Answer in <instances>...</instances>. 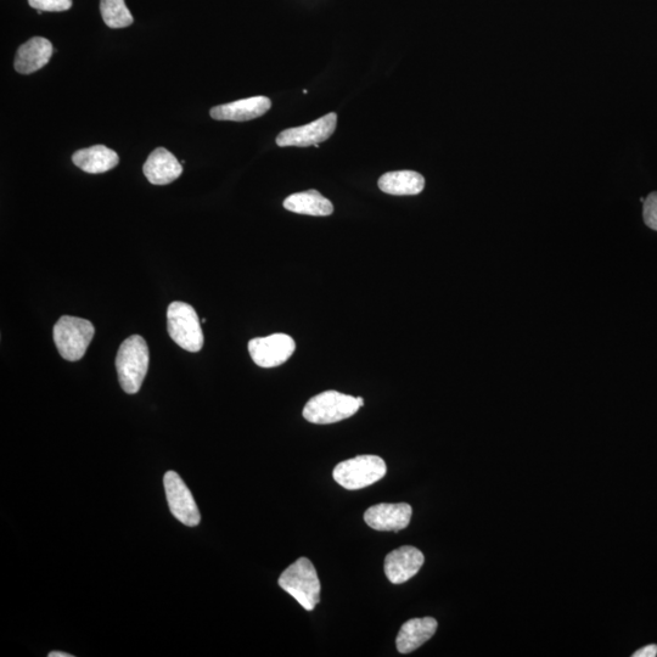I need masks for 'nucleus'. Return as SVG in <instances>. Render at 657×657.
<instances>
[{
    "label": "nucleus",
    "mask_w": 657,
    "mask_h": 657,
    "mask_svg": "<svg viewBox=\"0 0 657 657\" xmlns=\"http://www.w3.org/2000/svg\"><path fill=\"white\" fill-rule=\"evenodd\" d=\"M284 207L290 212L314 217H327L334 212L331 201L324 198L317 190L290 195L285 199Z\"/></svg>",
    "instance_id": "obj_17"
},
{
    "label": "nucleus",
    "mask_w": 657,
    "mask_h": 657,
    "mask_svg": "<svg viewBox=\"0 0 657 657\" xmlns=\"http://www.w3.org/2000/svg\"><path fill=\"white\" fill-rule=\"evenodd\" d=\"M95 329L87 319L64 316L55 324L53 335L60 356L77 362L86 355L94 338Z\"/></svg>",
    "instance_id": "obj_4"
},
{
    "label": "nucleus",
    "mask_w": 657,
    "mask_h": 657,
    "mask_svg": "<svg viewBox=\"0 0 657 657\" xmlns=\"http://www.w3.org/2000/svg\"><path fill=\"white\" fill-rule=\"evenodd\" d=\"M361 406L356 397L338 391H325L311 398L303 408V418L312 424L327 425L351 418Z\"/></svg>",
    "instance_id": "obj_3"
},
{
    "label": "nucleus",
    "mask_w": 657,
    "mask_h": 657,
    "mask_svg": "<svg viewBox=\"0 0 657 657\" xmlns=\"http://www.w3.org/2000/svg\"><path fill=\"white\" fill-rule=\"evenodd\" d=\"M53 52L52 43L47 38H32L18 49L14 63L15 70L21 75H31L49 63Z\"/></svg>",
    "instance_id": "obj_14"
},
{
    "label": "nucleus",
    "mask_w": 657,
    "mask_h": 657,
    "mask_svg": "<svg viewBox=\"0 0 657 657\" xmlns=\"http://www.w3.org/2000/svg\"><path fill=\"white\" fill-rule=\"evenodd\" d=\"M100 11L110 28H125L133 24V16L125 0H100Z\"/></svg>",
    "instance_id": "obj_19"
},
{
    "label": "nucleus",
    "mask_w": 657,
    "mask_h": 657,
    "mask_svg": "<svg viewBox=\"0 0 657 657\" xmlns=\"http://www.w3.org/2000/svg\"><path fill=\"white\" fill-rule=\"evenodd\" d=\"M167 330L171 339L185 351L199 352L204 346L200 318L188 303H171L167 311Z\"/></svg>",
    "instance_id": "obj_5"
},
{
    "label": "nucleus",
    "mask_w": 657,
    "mask_h": 657,
    "mask_svg": "<svg viewBox=\"0 0 657 657\" xmlns=\"http://www.w3.org/2000/svg\"><path fill=\"white\" fill-rule=\"evenodd\" d=\"M336 126H338V115L331 112L310 125L285 129L277 137V144L282 148L285 146H299V148L316 146L333 136Z\"/></svg>",
    "instance_id": "obj_9"
},
{
    "label": "nucleus",
    "mask_w": 657,
    "mask_h": 657,
    "mask_svg": "<svg viewBox=\"0 0 657 657\" xmlns=\"http://www.w3.org/2000/svg\"><path fill=\"white\" fill-rule=\"evenodd\" d=\"M381 192L396 196L418 195L425 188V178L414 171H396L379 179Z\"/></svg>",
    "instance_id": "obj_18"
},
{
    "label": "nucleus",
    "mask_w": 657,
    "mask_h": 657,
    "mask_svg": "<svg viewBox=\"0 0 657 657\" xmlns=\"http://www.w3.org/2000/svg\"><path fill=\"white\" fill-rule=\"evenodd\" d=\"M643 216L645 224L657 232V192L649 194L644 200Z\"/></svg>",
    "instance_id": "obj_21"
},
{
    "label": "nucleus",
    "mask_w": 657,
    "mask_h": 657,
    "mask_svg": "<svg viewBox=\"0 0 657 657\" xmlns=\"http://www.w3.org/2000/svg\"><path fill=\"white\" fill-rule=\"evenodd\" d=\"M295 350L294 339L286 334H273L249 342L252 361L261 368L279 367L289 361Z\"/></svg>",
    "instance_id": "obj_8"
},
{
    "label": "nucleus",
    "mask_w": 657,
    "mask_h": 657,
    "mask_svg": "<svg viewBox=\"0 0 657 657\" xmlns=\"http://www.w3.org/2000/svg\"><path fill=\"white\" fill-rule=\"evenodd\" d=\"M72 161L82 171L98 174L108 172L119 165L120 157L105 145H94L91 148L76 151L72 156Z\"/></svg>",
    "instance_id": "obj_16"
},
{
    "label": "nucleus",
    "mask_w": 657,
    "mask_h": 657,
    "mask_svg": "<svg viewBox=\"0 0 657 657\" xmlns=\"http://www.w3.org/2000/svg\"><path fill=\"white\" fill-rule=\"evenodd\" d=\"M386 463L378 456H358L335 466L334 480L346 490H362L383 479Z\"/></svg>",
    "instance_id": "obj_6"
},
{
    "label": "nucleus",
    "mask_w": 657,
    "mask_h": 657,
    "mask_svg": "<svg viewBox=\"0 0 657 657\" xmlns=\"http://www.w3.org/2000/svg\"><path fill=\"white\" fill-rule=\"evenodd\" d=\"M48 656L49 657H72V655L66 654V653H61V651H52V653H50Z\"/></svg>",
    "instance_id": "obj_23"
},
{
    "label": "nucleus",
    "mask_w": 657,
    "mask_h": 657,
    "mask_svg": "<svg viewBox=\"0 0 657 657\" xmlns=\"http://www.w3.org/2000/svg\"><path fill=\"white\" fill-rule=\"evenodd\" d=\"M438 623L434 617L409 620L401 627L396 640L397 649L401 654H409L417 650L435 636Z\"/></svg>",
    "instance_id": "obj_15"
},
{
    "label": "nucleus",
    "mask_w": 657,
    "mask_h": 657,
    "mask_svg": "<svg viewBox=\"0 0 657 657\" xmlns=\"http://www.w3.org/2000/svg\"><path fill=\"white\" fill-rule=\"evenodd\" d=\"M424 554L418 548L403 546L385 558V574L393 584L411 580L424 565Z\"/></svg>",
    "instance_id": "obj_11"
},
{
    "label": "nucleus",
    "mask_w": 657,
    "mask_h": 657,
    "mask_svg": "<svg viewBox=\"0 0 657 657\" xmlns=\"http://www.w3.org/2000/svg\"><path fill=\"white\" fill-rule=\"evenodd\" d=\"M28 4L39 11H52V13L55 11V13H58V11L71 9L72 0H28Z\"/></svg>",
    "instance_id": "obj_20"
},
{
    "label": "nucleus",
    "mask_w": 657,
    "mask_h": 657,
    "mask_svg": "<svg viewBox=\"0 0 657 657\" xmlns=\"http://www.w3.org/2000/svg\"><path fill=\"white\" fill-rule=\"evenodd\" d=\"M357 401L359 403V406L363 407L364 406V401L362 397H357Z\"/></svg>",
    "instance_id": "obj_24"
},
{
    "label": "nucleus",
    "mask_w": 657,
    "mask_h": 657,
    "mask_svg": "<svg viewBox=\"0 0 657 657\" xmlns=\"http://www.w3.org/2000/svg\"><path fill=\"white\" fill-rule=\"evenodd\" d=\"M279 586L307 611H312L319 604V577L316 567L307 558H300L290 565L280 576Z\"/></svg>",
    "instance_id": "obj_2"
},
{
    "label": "nucleus",
    "mask_w": 657,
    "mask_h": 657,
    "mask_svg": "<svg viewBox=\"0 0 657 657\" xmlns=\"http://www.w3.org/2000/svg\"><path fill=\"white\" fill-rule=\"evenodd\" d=\"M657 656V645L650 644L647 647L640 649L637 653L633 654V657H655Z\"/></svg>",
    "instance_id": "obj_22"
},
{
    "label": "nucleus",
    "mask_w": 657,
    "mask_h": 657,
    "mask_svg": "<svg viewBox=\"0 0 657 657\" xmlns=\"http://www.w3.org/2000/svg\"><path fill=\"white\" fill-rule=\"evenodd\" d=\"M149 348L142 336L133 335L120 347L116 369L122 390L134 395L140 390L149 369Z\"/></svg>",
    "instance_id": "obj_1"
},
{
    "label": "nucleus",
    "mask_w": 657,
    "mask_h": 657,
    "mask_svg": "<svg viewBox=\"0 0 657 657\" xmlns=\"http://www.w3.org/2000/svg\"><path fill=\"white\" fill-rule=\"evenodd\" d=\"M143 172L151 184L167 185L182 176L183 167L171 151L157 148L146 160Z\"/></svg>",
    "instance_id": "obj_13"
},
{
    "label": "nucleus",
    "mask_w": 657,
    "mask_h": 657,
    "mask_svg": "<svg viewBox=\"0 0 657 657\" xmlns=\"http://www.w3.org/2000/svg\"><path fill=\"white\" fill-rule=\"evenodd\" d=\"M413 510L406 503L376 504L364 514V521L376 531L398 532L407 529L412 519Z\"/></svg>",
    "instance_id": "obj_10"
},
{
    "label": "nucleus",
    "mask_w": 657,
    "mask_h": 657,
    "mask_svg": "<svg viewBox=\"0 0 657 657\" xmlns=\"http://www.w3.org/2000/svg\"><path fill=\"white\" fill-rule=\"evenodd\" d=\"M168 507L174 518L182 524L195 527L200 524L201 515L194 501L192 492L184 484L182 477L174 471H168L164 477Z\"/></svg>",
    "instance_id": "obj_7"
},
{
    "label": "nucleus",
    "mask_w": 657,
    "mask_h": 657,
    "mask_svg": "<svg viewBox=\"0 0 657 657\" xmlns=\"http://www.w3.org/2000/svg\"><path fill=\"white\" fill-rule=\"evenodd\" d=\"M272 108V101L267 97H254L234 101V103L215 106L210 115L217 121L244 122L258 119Z\"/></svg>",
    "instance_id": "obj_12"
}]
</instances>
